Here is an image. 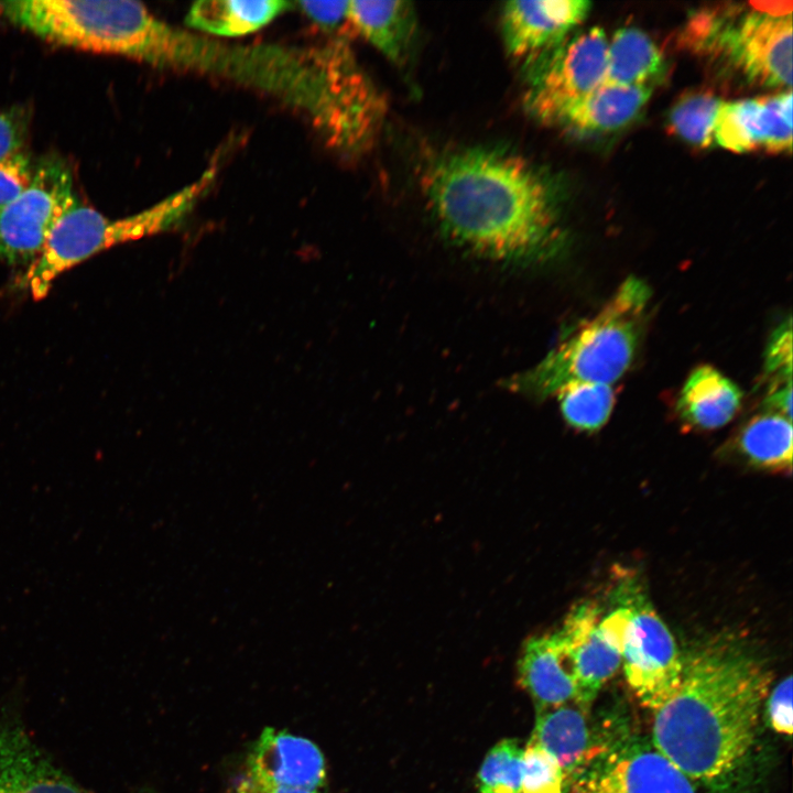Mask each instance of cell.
<instances>
[{"mask_svg": "<svg viewBox=\"0 0 793 793\" xmlns=\"http://www.w3.org/2000/svg\"><path fill=\"white\" fill-rule=\"evenodd\" d=\"M674 694L653 711V746L696 785L732 793L749 771L772 674L747 643L719 636L682 654Z\"/></svg>", "mask_w": 793, "mask_h": 793, "instance_id": "1", "label": "cell"}, {"mask_svg": "<svg viewBox=\"0 0 793 793\" xmlns=\"http://www.w3.org/2000/svg\"><path fill=\"white\" fill-rule=\"evenodd\" d=\"M421 186L444 235L469 251L531 262L562 247L556 186L515 152L482 145L443 150L422 167Z\"/></svg>", "mask_w": 793, "mask_h": 793, "instance_id": "2", "label": "cell"}, {"mask_svg": "<svg viewBox=\"0 0 793 793\" xmlns=\"http://www.w3.org/2000/svg\"><path fill=\"white\" fill-rule=\"evenodd\" d=\"M651 290L628 278L590 319L580 324L535 367L514 376L507 387L545 398L574 382L611 385L630 368L642 334Z\"/></svg>", "mask_w": 793, "mask_h": 793, "instance_id": "3", "label": "cell"}, {"mask_svg": "<svg viewBox=\"0 0 793 793\" xmlns=\"http://www.w3.org/2000/svg\"><path fill=\"white\" fill-rule=\"evenodd\" d=\"M216 177L209 167L199 178L137 214L110 219L77 200L55 227L42 253L30 264L26 286L34 300L44 298L53 282L84 260L117 245L175 226L194 207Z\"/></svg>", "mask_w": 793, "mask_h": 793, "instance_id": "4", "label": "cell"}, {"mask_svg": "<svg viewBox=\"0 0 793 793\" xmlns=\"http://www.w3.org/2000/svg\"><path fill=\"white\" fill-rule=\"evenodd\" d=\"M0 14L46 42L148 61L159 19L128 0H14Z\"/></svg>", "mask_w": 793, "mask_h": 793, "instance_id": "5", "label": "cell"}, {"mask_svg": "<svg viewBox=\"0 0 793 793\" xmlns=\"http://www.w3.org/2000/svg\"><path fill=\"white\" fill-rule=\"evenodd\" d=\"M748 6L695 15L687 28L692 45L721 55L752 84L791 89L792 2Z\"/></svg>", "mask_w": 793, "mask_h": 793, "instance_id": "6", "label": "cell"}, {"mask_svg": "<svg viewBox=\"0 0 793 793\" xmlns=\"http://www.w3.org/2000/svg\"><path fill=\"white\" fill-rule=\"evenodd\" d=\"M600 731L572 781L573 793H697L686 774L624 723Z\"/></svg>", "mask_w": 793, "mask_h": 793, "instance_id": "7", "label": "cell"}, {"mask_svg": "<svg viewBox=\"0 0 793 793\" xmlns=\"http://www.w3.org/2000/svg\"><path fill=\"white\" fill-rule=\"evenodd\" d=\"M617 598L628 609L621 659L626 680L640 704L653 713L678 686L682 653L640 585L623 580Z\"/></svg>", "mask_w": 793, "mask_h": 793, "instance_id": "8", "label": "cell"}, {"mask_svg": "<svg viewBox=\"0 0 793 793\" xmlns=\"http://www.w3.org/2000/svg\"><path fill=\"white\" fill-rule=\"evenodd\" d=\"M608 40L594 26L567 36L529 61L524 104L539 121L554 124L569 107L604 79Z\"/></svg>", "mask_w": 793, "mask_h": 793, "instance_id": "9", "label": "cell"}, {"mask_svg": "<svg viewBox=\"0 0 793 793\" xmlns=\"http://www.w3.org/2000/svg\"><path fill=\"white\" fill-rule=\"evenodd\" d=\"M77 200L70 167L58 157L41 160L30 185L0 207V258L10 264L32 263Z\"/></svg>", "mask_w": 793, "mask_h": 793, "instance_id": "10", "label": "cell"}, {"mask_svg": "<svg viewBox=\"0 0 793 793\" xmlns=\"http://www.w3.org/2000/svg\"><path fill=\"white\" fill-rule=\"evenodd\" d=\"M628 622V609L620 605L605 618L598 607L585 601L567 615L562 632L572 650L577 678V697L584 708H590L602 686L621 665L622 642Z\"/></svg>", "mask_w": 793, "mask_h": 793, "instance_id": "11", "label": "cell"}, {"mask_svg": "<svg viewBox=\"0 0 793 793\" xmlns=\"http://www.w3.org/2000/svg\"><path fill=\"white\" fill-rule=\"evenodd\" d=\"M714 140L719 146L745 153L792 150V91L723 101L716 112Z\"/></svg>", "mask_w": 793, "mask_h": 793, "instance_id": "12", "label": "cell"}, {"mask_svg": "<svg viewBox=\"0 0 793 793\" xmlns=\"http://www.w3.org/2000/svg\"><path fill=\"white\" fill-rule=\"evenodd\" d=\"M585 0L509 1L501 10L508 54L526 63L564 41L588 15Z\"/></svg>", "mask_w": 793, "mask_h": 793, "instance_id": "13", "label": "cell"}, {"mask_svg": "<svg viewBox=\"0 0 793 793\" xmlns=\"http://www.w3.org/2000/svg\"><path fill=\"white\" fill-rule=\"evenodd\" d=\"M519 678L536 709L560 706L577 697L571 645L561 629L530 638L519 662Z\"/></svg>", "mask_w": 793, "mask_h": 793, "instance_id": "14", "label": "cell"}, {"mask_svg": "<svg viewBox=\"0 0 793 793\" xmlns=\"http://www.w3.org/2000/svg\"><path fill=\"white\" fill-rule=\"evenodd\" d=\"M245 773L316 791L326 782L325 759L318 747L306 738L274 728L262 731L248 757Z\"/></svg>", "mask_w": 793, "mask_h": 793, "instance_id": "15", "label": "cell"}, {"mask_svg": "<svg viewBox=\"0 0 793 793\" xmlns=\"http://www.w3.org/2000/svg\"><path fill=\"white\" fill-rule=\"evenodd\" d=\"M0 793H87L17 724L0 723Z\"/></svg>", "mask_w": 793, "mask_h": 793, "instance_id": "16", "label": "cell"}, {"mask_svg": "<svg viewBox=\"0 0 793 793\" xmlns=\"http://www.w3.org/2000/svg\"><path fill=\"white\" fill-rule=\"evenodd\" d=\"M589 710L575 700L536 709L531 741L551 754L572 783L586 763L597 740L588 718Z\"/></svg>", "mask_w": 793, "mask_h": 793, "instance_id": "17", "label": "cell"}, {"mask_svg": "<svg viewBox=\"0 0 793 793\" xmlns=\"http://www.w3.org/2000/svg\"><path fill=\"white\" fill-rule=\"evenodd\" d=\"M652 87L601 83L565 110L553 126L577 134L615 132L631 123L650 99Z\"/></svg>", "mask_w": 793, "mask_h": 793, "instance_id": "18", "label": "cell"}, {"mask_svg": "<svg viewBox=\"0 0 793 793\" xmlns=\"http://www.w3.org/2000/svg\"><path fill=\"white\" fill-rule=\"evenodd\" d=\"M348 22L390 62L404 67L416 36V18L409 1H348Z\"/></svg>", "mask_w": 793, "mask_h": 793, "instance_id": "19", "label": "cell"}, {"mask_svg": "<svg viewBox=\"0 0 793 793\" xmlns=\"http://www.w3.org/2000/svg\"><path fill=\"white\" fill-rule=\"evenodd\" d=\"M741 399L737 384L714 367L702 365L684 382L676 409L685 423L700 430H715L734 419Z\"/></svg>", "mask_w": 793, "mask_h": 793, "instance_id": "20", "label": "cell"}, {"mask_svg": "<svg viewBox=\"0 0 793 793\" xmlns=\"http://www.w3.org/2000/svg\"><path fill=\"white\" fill-rule=\"evenodd\" d=\"M292 6L282 0H200L192 4L185 23L208 34L241 36L260 30Z\"/></svg>", "mask_w": 793, "mask_h": 793, "instance_id": "21", "label": "cell"}, {"mask_svg": "<svg viewBox=\"0 0 793 793\" xmlns=\"http://www.w3.org/2000/svg\"><path fill=\"white\" fill-rule=\"evenodd\" d=\"M664 58L652 39L634 26L617 30L607 44L602 83L648 86L661 77Z\"/></svg>", "mask_w": 793, "mask_h": 793, "instance_id": "22", "label": "cell"}, {"mask_svg": "<svg viewBox=\"0 0 793 793\" xmlns=\"http://www.w3.org/2000/svg\"><path fill=\"white\" fill-rule=\"evenodd\" d=\"M792 420L765 412L753 416L739 432L736 444L749 464L772 470L792 467Z\"/></svg>", "mask_w": 793, "mask_h": 793, "instance_id": "23", "label": "cell"}, {"mask_svg": "<svg viewBox=\"0 0 793 793\" xmlns=\"http://www.w3.org/2000/svg\"><path fill=\"white\" fill-rule=\"evenodd\" d=\"M565 421L582 431H596L609 419L615 394L611 385L596 382H574L557 393Z\"/></svg>", "mask_w": 793, "mask_h": 793, "instance_id": "24", "label": "cell"}, {"mask_svg": "<svg viewBox=\"0 0 793 793\" xmlns=\"http://www.w3.org/2000/svg\"><path fill=\"white\" fill-rule=\"evenodd\" d=\"M720 102L719 98L709 93H692L682 97L670 111L671 130L694 146H711L715 143V117Z\"/></svg>", "mask_w": 793, "mask_h": 793, "instance_id": "25", "label": "cell"}, {"mask_svg": "<svg viewBox=\"0 0 793 793\" xmlns=\"http://www.w3.org/2000/svg\"><path fill=\"white\" fill-rule=\"evenodd\" d=\"M522 748L515 739L499 741L486 756L478 775L480 793H521L523 773Z\"/></svg>", "mask_w": 793, "mask_h": 793, "instance_id": "26", "label": "cell"}, {"mask_svg": "<svg viewBox=\"0 0 793 793\" xmlns=\"http://www.w3.org/2000/svg\"><path fill=\"white\" fill-rule=\"evenodd\" d=\"M566 783L557 761L530 740L523 753L521 793H565Z\"/></svg>", "mask_w": 793, "mask_h": 793, "instance_id": "27", "label": "cell"}, {"mask_svg": "<svg viewBox=\"0 0 793 793\" xmlns=\"http://www.w3.org/2000/svg\"><path fill=\"white\" fill-rule=\"evenodd\" d=\"M765 374L771 379L769 389L792 385V324L782 323L771 335L764 358Z\"/></svg>", "mask_w": 793, "mask_h": 793, "instance_id": "28", "label": "cell"}, {"mask_svg": "<svg viewBox=\"0 0 793 793\" xmlns=\"http://www.w3.org/2000/svg\"><path fill=\"white\" fill-rule=\"evenodd\" d=\"M35 165L24 149L0 161V207L30 185Z\"/></svg>", "mask_w": 793, "mask_h": 793, "instance_id": "29", "label": "cell"}, {"mask_svg": "<svg viewBox=\"0 0 793 793\" xmlns=\"http://www.w3.org/2000/svg\"><path fill=\"white\" fill-rule=\"evenodd\" d=\"M765 710L771 728L787 737L792 734V677L787 676L770 689Z\"/></svg>", "mask_w": 793, "mask_h": 793, "instance_id": "30", "label": "cell"}, {"mask_svg": "<svg viewBox=\"0 0 793 793\" xmlns=\"http://www.w3.org/2000/svg\"><path fill=\"white\" fill-rule=\"evenodd\" d=\"M28 124L23 109L0 110V161L24 149Z\"/></svg>", "mask_w": 793, "mask_h": 793, "instance_id": "31", "label": "cell"}, {"mask_svg": "<svg viewBox=\"0 0 793 793\" xmlns=\"http://www.w3.org/2000/svg\"><path fill=\"white\" fill-rule=\"evenodd\" d=\"M295 4L314 23L328 32H334L345 21H348V1H300Z\"/></svg>", "mask_w": 793, "mask_h": 793, "instance_id": "32", "label": "cell"}, {"mask_svg": "<svg viewBox=\"0 0 793 793\" xmlns=\"http://www.w3.org/2000/svg\"><path fill=\"white\" fill-rule=\"evenodd\" d=\"M235 793H321V791L289 782L257 779L243 773Z\"/></svg>", "mask_w": 793, "mask_h": 793, "instance_id": "33", "label": "cell"}]
</instances>
